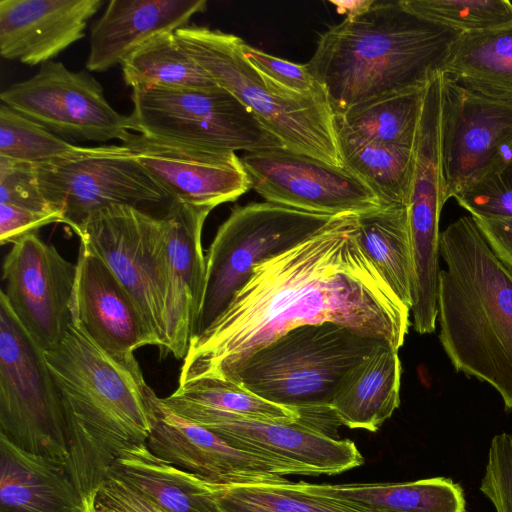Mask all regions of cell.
<instances>
[{
    "mask_svg": "<svg viewBox=\"0 0 512 512\" xmlns=\"http://www.w3.org/2000/svg\"><path fill=\"white\" fill-rule=\"evenodd\" d=\"M175 36L215 84L234 95L288 150L343 166L335 116L326 92L299 94L282 88L244 57L242 38L187 25Z\"/></svg>",
    "mask_w": 512,
    "mask_h": 512,
    "instance_id": "obj_6",
    "label": "cell"
},
{
    "mask_svg": "<svg viewBox=\"0 0 512 512\" xmlns=\"http://www.w3.org/2000/svg\"><path fill=\"white\" fill-rule=\"evenodd\" d=\"M333 217L267 201L234 206L206 254L205 288L192 337L220 316L256 266L311 237Z\"/></svg>",
    "mask_w": 512,
    "mask_h": 512,
    "instance_id": "obj_7",
    "label": "cell"
},
{
    "mask_svg": "<svg viewBox=\"0 0 512 512\" xmlns=\"http://www.w3.org/2000/svg\"><path fill=\"white\" fill-rule=\"evenodd\" d=\"M52 223H61L59 213L0 203V244H14L27 235L37 234L41 227Z\"/></svg>",
    "mask_w": 512,
    "mask_h": 512,
    "instance_id": "obj_41",
    "label": "cell"
},
{
    "mask_svg": "<svg viewBox=\"0 0 512 512\" xmlns=\"http://www.w3.org/2000/svg\"><path fill=\"white\" fill-rule=\"evenodd\" d=\"M439 339L453 367L492 386L512 408V269L472 216L440 233Z\"/></svg>",
    "mask_w": 512,
    "mask_h": 512,
    "instance_id": "obj_4",
    "label": "cell"
},
{
    "mask_svg": "<svg viewBox=\"0 0 512 512\" xmlns=\"http://www.w3.org/2000/svg\"><path fill=\"white\" fill-rule=\"evenodd\" d=\"M299 483L307 491L340 499L368 512H465L462 488L443 477L388 483Z\"/></svg>",
    "mask_w": 512,
    "mask_h": 512,
    "instance_id": "obj_28",
    "label": "cell"
},
{
    "mask_svg": "<svg viewBox=\"0 0 512 512\" xmlns=\"http://www.w3.org/2000/svg\"><path fill=\"white\" fill-rule=\"evenodd\" d=\"M221 512H368L303 489L299 482L221 486L214 484Z\"/></svg>",
    "mask_w": 512,
    "mask_h": 512,
    "instance_id": "obj_33",
    "label": "cell"
},
{
    "mask_svg": "<svg viewBox=\"0 0 512 512\" xmlns=\"http://www.w3.org/2000/svg\"><path fill=\"white\" fill-rule=\"evenodd\" d=\"M207 8L205 0H111L94 22L86 60L89 72H104L153 37L175 32Z\"/></svg>",
    "mask_w": 512,
    "mask_h": 512,
    "instance_id": "obj_22",
    "label": "cell"
},
{
    "mask_svg": "<svg viewBox=\"0 0 512 512\" xmlns=\"http://www.w3.org/2000/svg\"><path fill=\"white\" fill-rule=\"evenodd\" d=\"M122 144L173 200L214 209L251 189L249 175L234 151L192 146L133 131Z\"/></svg>",
    "mask_w": 512,
    "mask_h": 512,
    "instance_id": "obj_16",
    "label": "cell"
},
{
    "mask_svg": "<svg viewBox=\"0 0 512 512\" xmlns=\"http://www.w3.org/2000/svg\"><path fill=\"white\" fill-rule=\"evenodd\" d=\"M132 131L157 139L236 152L283 147L222 87L132 89Z\"/></svg>",
    "mask_w": 512,
    "mask_h": 512,
    "instance_id": "obj_10",
    "label": "cell"
},
{
    "mask_svg": "<svg viewBox=\"0 0 512 512\" xmlns=\"http://www.w3.org/2000/svg\"><path fill=\"white\" fill-rule=\"evenodd\" d=\"M459 35L401 1H376L364 15L321 34L307 67L339 116L382 96L425 88Z\"/></svg>",
    "mask_w": 512,
    "mask_h": 512,
    "instance_id": "obj_3",
    "label": "cell"
},
{
    "mask_svg": "<svg viewBox=\"0 0 512 512\" xmlns=\"http://www.w3.org/2000/svg\"><path fill=\"white\" fill-rule=\"evenodd\" d=\"M212 209L173 200L163 218L167 224L168 292L164 354L184 359L201 307L206 256L202 230Z\"/></svg>",
    "mask_w": 512,
    "mask_h": 512,
    "instance_id": "obj_20",
    "label": "cell"
},
{
    "mask_svg": "<svg viewBox=\"0 0 512 512\" xmlns=\"http://www.w3.org/2000/svg\"><path fill=\"white\" fill-rule=\"evenodd\" d=\"M78 148V145L1 103L0 157L36 165L67 156Z\"/></svg>",
    "mask_w": 512,
    "mask_h": 512,
    "instance_id": "obj_35",
    "label": "cell"
},
{
    "mask_svg": "<svg viewBox=\"0 0 512 512\" xmlns=\"http://www.w3.org/2000/svg\"><path fill=\"white\" fill-rule=\"evenodd\" d=\"M0 512H86L66 466L0 435Z\"/></svg>",
    "mask_w": 512,
    "mask_h": 512,
    "instance_id": "obj_23",
    "label": "cell"
},
{
    "mask_svg": "<svg viewBox=\"0 0 512 512\" xmlns=\"http://www.w3.org/2000/svg\"><path fill=\"white\" fill-rule=\"evenodd\" d=\"M480 490L496 512H512V434L492 438Z\"/></svg>",
    "mask_w": 512,
    "mask_h": 512,
    "instance_id": "obj_37",
    "label": "cell"
},
{
    "mask_svg": "<svg viewBox=\"0 0 512 512\" xmlns=\"http://www.w3.org/2000/svg\"><path fill=\"white\" fill-rule=\"evenodd\" d=\"M453 198L473 218L512 219V162L476 181Z\"/></svg>",
    "mask_w": 512,
    "mask_h": 512,
    "instance_id": "obj_36",
    "label": "cell"
},
{
    "mask_svg": "<svg viewBox=\"0 0 512 512\" xmlns=\"http://www.w3.org/2000/svg\"><path fill=\"white\" fill-rule=\"evenodd\" d=\"M441 72L467 90L512 105V23L459 35Z\"/></svg>",
    "mask_w": 512,
    "mask_h": 512,
    "instance_id": "obj_27",
    "label": "cell"
},
{
    "mask_svg": "<svg viewBox=\"0 0 512 512\" xmlns=\"http://www.w3.org/2000/svg\"><path fill=\"white\" fill-rule=\"evenodd\" d=\"M473 219L496 256L512 269V219Z\"/></svg>",
    "mask_w": 512,
    "mask_h": 512,
    "instance_id": "obj_42",
    "label": "cell"
},
{
    "mask_svg": "<svg viewBox=\"0 0 512 512\" xmlns=\"http://www.w3.org/2000/svg\"><path fill=\"white\" fill-rule=\"evenodd\" d=\"M33 169L44 199L73 231L110 204L133 206L152 215L160 210L164 215L173 202L123 144L79 146Z\"/></svg>",
    "mask_w": 512,
    "mask_h": 512,
    "instance_id": "obj_9",
    "label": "cell"
},
{
    "mask_svg": "<svg viewBox=\"0 0 512 512\" xmlns=\"http://www.w3.org/2000/svg\"><path fill=\"white\" fill-rule=\"evenodd\" d=\"M409 315L364 253L357 215L334 216L255 267L220 316L191 338L179 383L227 379L255 351L303 325L335 323L399 350Z\"/></svg>",
    "mask_w": 512,
    "mask_h": 512,
    "instance_id": "obj_1",
    "label": "cell"
},
{
    "mask_svg": "<svg viewBox=\"0 0 512 512\" xmlns=\"http://www.w3.org/2000/svg\"><path fill=\"white\" fill-rule=\"evenodd\" d=\"M0 99L65 140L122 142L132 132L129 115L111 106L93 75L61 62L40 65L32 77L4 89Z\"/></svg>",
    "mask_w": 512,
    "mask_h": 512,
    "instance_id": "obj_12",
    "label": "cell"
},
{
    "mask_svg": "<svg viewBox=\"0 0 512 512\" xmlns=\"http://www.w3.org/2000/svg\"><path fill=\"white\" fill-rule=\"evenodd\" d=\"M121 66L124 82L132 89H204L217 86L182 48L174 32L153 37L127 57Z\"/></svg>",
    "mask_w": 512,
    "mask_h": 512,
    "instance_id": "obj_32",
    "label": "cell"
},
{
    "mask_svg": "<svg viewBox=\"0 0 512 512\" xmlns=\"http://www.w3.org/2000/svg\"><path fill=\"white\" fill-rule=\"evenodd\" d=\"M0 203L56 212L40 192L33 165L5 157H0Z\"/></svg>",
    "mask_w": 512,
    "mask_h": 512,
    "instance_id": "obj_39",
    "label": "cell"
},
{
    "mask_svg": "<svg viewBox=\"0 0 512 512\" xmlns=\"http://www.w3.org/2000/svg\"><path fill=\"white\" fill-rule=\"evenodd\" d=\"M76 263L30 234L12 245L3 263L2 290L17 319L43 350L55 349L73 322Z\"/></svg>",
    "mask_w": 512,
    "mask_h": 512,
    "instance_id": "obj_15",
    "label": "cell"
},
{
    "mask_svg": "<svg viewBox=\"0 0 512 512\" xmlns=\"http://www.w3.org/2000/svg\"><path fill=\"white\" fill-rule=\"evenodd\" d=\"M425 88L382 96L335 116L336 133L366 142L413 146Z\"/></svg>",
    "mask_w": 512,
    "mask_h": 512,
    "instance_id": "obj_30",
    "label": "cell"
},
{
    "mask_svg": "<svg viewBox=\"0 0 512 512\" xmlns=\"http://www.w3.org/2000/svg\"><path fill=\"white\" fill-rule=\"evenodd\" d=\"M360 245L398 299L412 304L413 264L407 205H387L357 215Z\"/></svg>",
    "mask_w": 512,
    "mask_h": 512,
    "instance_id": "obj_29",
    "label": "cell"
},
{
    "mask_svg": "<svg viewBox=\"0 0 512 512\" xmlns=\"http://www.w3.org/2000/svg\"><path fill=\"white\" fill-rule=\"evenodd\" d=\"M74 232L81 245L115 274L163 350L168 292L167 224L163 216L110 204L93 212Z\"/></svg>",
    "mask_w": 512,
    "mask_h": 512,
    "instance_id": "obj_11",
    "label": "cell"
},
{
    "mask_svg": "<svg viewBox=\"0 0 512 512\" xmlns=\"http://www.w3.org/2000/svg\"><path fill=\"white\" fill-rule=\"evenodd\" d=\"M383 344L331 322L303 325L255 351L227 380L296 412L300 423L332 436L340 425L331 409L340 383Z\"/></svg>",
    "mask_w": 512,
    "mask_h": 512,
    "instance_id": "obj_5",
    "label": "cell"
},
{
    "mask_svg": "<svg viewBox=\"0 0 512 512\" xmlns=\"http://www.w3.org/2000/svg\"><path fill=\"white\" fill-rule=\"evenodd\" d=\"M400 385L398 350L383 344L346 374L331 409L340 425L375 432L399 407Z\"/></svg>",
    "mask_w": 512,
    "mask_h": 512,
    "instance_id": "obj_24",
    "label": "cell"
},
{
    "mask_svg": "<svg viewBox=\"0 0 512 512\" xmlns=\"http://www.w3.org/2000/svg\"><path fill=\"white\" fill-rule=\"evenodd\" d=\"M245 59L263 76L282 88L299 93L310 94L325 91L309 72L307 64H297L265 53L248 45H241Z\"/></svg>",
    "mask_w": 512,
    "mask_h": 512,
    "instance_id": "obj_38",
    "label": "cell"
},
{
    "mask_svg": "<svg viewBox=\"0 0 512 512\" xmlns=\"http://www.w3.org/2000/svg\"><path fill=\"white\" fill-rule=\"evenodd\" d=\"M401 4L416 16L460 35L512 23V2L508 0H401Z\"/></svg>",
    "mask_w": 512,
    "mask_h": 512,
    "instance_id": "obj_34",
    "label": "cell"
},
{
    "mask_svg": "<svg viewBox=\"0 0 512 512\" xmlns=\"http://www.w3.org/2000/svg\"><path fill=\"white\" fill-rule=\"evenodd\" d=\"M102 0H0V55L29 66L53 61L85 36Z\"/></svg>",
    "mask_w": 512,
    "mask_h": 512,
    "instance_id": "obj_21",
    "label": "cell"
},
{
    "mask_svg": "<svg viewBox=\"0 0 512 512\" xmlns=\"http://www.w3.org/2000/svg\"><path fill=\"white\" fill-rule=\"evenodd\" d=\"M0 435L19 448L66 466L62 408L44 351L0 291Z\"/></svg>",
    "mask_w": 512,
    "mask_h": 512,
    "instance_id": "obj_8",
    "label": "cell"
},
{
    "mask_svg": "<svg viewBox=\"0 0 512 512\" xmlns=\"http://www.w3.org/2000/svg\"><path fill=\"white\" fill-rule=\"evenodd\" d=\"M160 401L174 414L205 428L234 419L288 423L299 420L296 412L264 400L235 381L220 378L179 383L172 394Z\"/></svg>",
    "mask_w": 512,
    "mask_h": 512,
    "instance_id": "obj_25",
    "label": "cell"
},
{
    "mask_svg": "<svg viewBox=\"0 0 512 512\" xmlns=\"http://www.w3.org/2000/svg\"><path fill=\"white\" fill-rule=\"evenodd\" d=\"M86 512H100L95 505V494L85 497Z\"/></svg>",
    "mask_w": 512,
    "mask_h": 512,
    "instance_id": "obj_44",
    "label": "cell"
},
{
    "mask_svg": "<svg viewBox=\"0 0 512 512\" xmlns=\"http://www.w3.org/2000/svg\"><path fill=\"white\" fill-rule=\"evenodd\" d=\"M337 13L345 15V19L353 21L367 13L376 3L375 0H331Z\"/></svg>",
    "mask_w": 512,
    "mask_h": 512,
    "instance_id": "obj_43",
    "label": "cell"
},
{
    "mask_svg": "<svg viewBox=\"0 0 512 512\" xmlns=\"http://www.w3.org/2000/svg\"><path fill=\"white\" fill-rule=\"evenodd\" d=\"M95 505L100 512H167L112 472L96 490Z\"/></svg>",
    "mask_w": 512,
    "mask_h": 512,
    "instance_id": "obj_40",
    "label": "cell"
},
{
    "mask_svg": "<svg viewBox=\"0 0 512 512\" xmlns=\"http://www.w3.org/2000/svg\"><path fill=\"white\" fill-rule=\"evenodd\" d=\"M76 267L73 320L101 349L130 361L143 346L159 347L134 300L99 256L81 245Z\"/></svg>",
    "mask_w": 512,
    "mask_h": 512,
    "instance_id": "obj_19",
    "label": "cell"
},
{
    "mask_svg": "<svg viewBox=\"0 0 512 512\" xmlns=\"http://www.w3.org/2000/svg\"><path fill=\"white\" fill-rule=\"evenodd\" d=\"M337 140L343 166L365 182L383 206L407 205L413 146L366 142L339 133Z\"/></svg>",
    "mask_w": 512,
    "mask_h": 512,
    "instance_id": "obj_31",
    "label": "cell"
},
{
    "mask_svg": "<svg viewBox=\"0 0 512 512\" xmlns=\"http://www.w3.org/2000/svg\"><path fill=\"white\" fill-rule=\"evenodd\" d=\"M207 429L231 446L273 463L284 475H335L364 463L354 442L299 421L234 419Z\"/></svg>",
    "mask_w": 512,
    "mask_h": 512,
    "instance_id": "obj_18",
    "label": "cell"
},
{
    "mask_svg": "<svg viewBox=\"0 0 512 512\" xmlns=\"http://www.w3.org/2000/svg\"><path fill=\"white\" fill-rule=\"evenodd\" d=\"M108 472L167 512H221L214 484L154 455L146 443L123 450Z\"/></svg>",
    "mask_w": 512,
    "mask_h": 512,
    "instance_id": "obj_26",
    "label": "cell"
},
{
    "mask_svg": "<svg viewBox=\"0 0 512 512\" xmlns=\"http://www.w3.org/2000/svg\"><path fill=\"white\" fill-rule=\"evenodd\" d=\"M44 355L64 417L66 469L88 497L123 450L146 443L157 395L137 359L110 356L74 320L62 342Z\"/></svg>",
    "mask_w": 512,
    "mask_h": 512,
    "instance_id": "obj_2",
    "label": "cell"
},
{
    "mask_svg": "<svg viewBox=\"0 0 512 512\" xmlns=\"http://www.w3.org/2000/svg\"><path fill=\"white\" fill-rule=\"evenodd\" d=\"M241 161L251 188L267 202L329 216L359 215L383 206L367 184L345 166L284 147L246 152Z\"/></svg>",
    "mask_w": 512,
    "mask_h": 512,
    "instance_id": "obj_13",
    "label": "cell"
},
{
    "mask_svg": "<svg viewBox=\"0 0 512 512\" xmlns=\"http://www.w3.org/2000/svg\"><path fill=\"white\" fill-rule=\"evenodd\" d=\"M146 445L154 455L212 484L290 482L273 463L235 448L207 428L174 414L158 396Z\"/></svg>",
    "mask_w": 512,
    "mask_h": 512,
    "instance_id": "obj_17",
    "label": "cell"
},
{
    "mask_svg": "<svg viewBox=\"0 0 512 512\" xmlns=\"http://www.w3.org/2000/svg\"><path fill=\"white\" fill-rule=\"evenodd\" d=\"M441 131L446 201L512 162V105L467 90L443 73Z\"/></svg>",
    "mask_w": 512,
    "mask_h": 512,
    "instance_id": "obj_14",
    "label": "cell"
}]
</instances>
